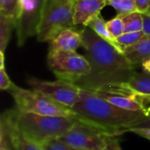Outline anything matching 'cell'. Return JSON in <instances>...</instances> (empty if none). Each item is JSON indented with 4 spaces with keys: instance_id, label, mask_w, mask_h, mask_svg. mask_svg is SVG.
Here are the masks:
<instances>
[{
    "instance_id": "obj_1",
    "label": "cell",
    "mask_w": 150,
    "mask_h": 150,
    "mask_svg": "<svg viewBox=\"0 0 150 150\" xmlns=\"http://www.w3.org/2000/svg\"><path fill=\"white\" fill-rule=\"evenodd\" d=\"M82 36L91 73L75 84L92 92L111 91L127 86L136 71L124 54L88 26L82 29Z\"/></svg>"
},
{
    "instance_id": "obj_2",
    "label": "cell",
    "mask_w": 150,
    "mask_h": 150,
    "mask_svg": "<svg viewBox=\"0 0 150 150\" xmlns=\"http://www.w3.org/2000/svg\"><path fill=\"white\" fill-rule=\"evenodd\" d=\"M71 109L79 120L108 132L113 137L121 135L122 131L146 115L143 111L121 109L95 92L83 89L77 103Z\"/></svg>"
},
{
    "instance_id": "obj_3",
    "label": "cell",
    "mask_w": 150,
    "mask_h": 150,
    "mask_svg": "<svg viewBox=\"0 0 150 150\" xmlns=\"http://www.w3.org/2000/svg\"><path fill=\"white\" fill-rule=\"evenodd\" d=\"M14 120L18 129L29 141L40 146L65 134L78 121L75 116H44L19 112L13 109Z\"/></svg>"
},
{
    "instance_id": "obj_4",
    "label": "cell",
    "mask_w": 150,
    "mask_h": 150,
    "mask_svg": "<svg viewBox=\"0 0 150 150\" xmlns=\"http://www.w3.org/2000/svg\"><path fill=\"white\" fill-rule=\"evenodd\" d=\"M75 1L47 0L36 35L39 42H50L63 30L76 28Z\"/></svg>"
},
{
    "instance_id": "obj_5",
    "label": "cell",
    "mask_w": 150,
    "mask_h": 150,
    "mask_svg": "<svg viewBox=\"0 0 150 150\" xmlns=\"http://www.w3.org/2000/svg\"><path fill=\"white\" fill-rule=\"evenodd\" d=\"M8 91L14 99L16 108L21 112L56 117L76 115L71 108L59 104L40 91L23 89L14 83Z\"/></svg>"
},
{
    "instance_id": "obj_6",
    "label": "cell",
    "mask_w": 150,
    "mask_h": 150,
    "mask_svg": "<svg viewBox=\"0 0 150 150\" xmlns=\"http://www.w3.org/2000/svg\"><path fill=\"white\" fill-rule=\"evenodd\" d=\"M47 65L58 80L72 83L91 73L87 58L76 51H48Z\"/></svg>"
},
{
    "instance_id": "obj_7",
    "label": "cell",
    "mask_w": 150,
    "mask_h": 150,
    "mask_svg": "<svg viewBox=\"0 0 150 150\" xmlns=\"http://www.w3.org/2000/svg\"><path fill=\"white\" fill-rule=\"evenodd\" d=\"M112 137L108 132L78 119L74 127L57 140L82 150H104Z\"/></svg>"
},
{
    "instance_id": "obj_8",
    "label": "cell",
    "mask_w": 150,
    "mask_h": 150,
    "mask_svg": "<svg viewBox=\"0 0 150 150\" xmlns=\"http://www.w3.org/2000/svg\"><path fill=\"white\" fill-rule=\"evenodd\" d=\"M47 0H20L17 16L16 33L18 47L37 35L38 27Z\"/></svg>"
},
{
    "instance_id": "obj_9",
    "label": "cell",
    "mask_w": 150,
    "mask_h": 150,
    "mask_svg": "<svg viewBox=\"0 0 150 150\" xmlns=\"http://www.w3.org/2000/svg\"><path fill=\"white\" fill-rule=\"evenodd\" d=\"M27 83L33 89L41 91L53 100L72 108L78 101L81 88L72 83L56 80L45 81L34 77L27 79Z\"/></svg>"
},
{
    "instance_id": "obj_10",
    "label": "cell",
    "mask_w": 150,
    "mask_h": 150,
    "mask_svg": "<svg viewBox=\"0 0 150 150\" xmlns=\"http://www.w3.org/2000/svg\"><path fill=\"white\" fill-rule=\"evenodd\" d=\"M0 148H9L11 150H44L33 142L27 140L18 129L13 109L2 113L0 120Z\"/></svg>"
},
{
    "instance_id": "obj_11",
    "label": "cell",
    "mask_w": 150,
    "mask_h": 150,
    "mask_svg": "<svg viewBox=\"0 0 150 150\" xmlns=\"http://www.w3.org/2000/svg\"><path fill=\"white\" fill-rule=\"evenodd\" d=\"M99 97L109 103L128 111H143L147 108V104L143 96H139L133 91L118 92H95Z\"/></svg>"
},
{
    "instance_id": "obj_12",
    "label": "cell",
    "mask_w": 150,
    "mask_h": 150,
    "mask_svg": "<svg viewBox=\"0 0 150 150\" xmlns=\"http://www.w3.org/2000/svg\"><path fill=\"white\" fill-rule=\"evenodd\" d=\"M80 47H83L82 30L69 28L61 32L49 42L48 51L75 52Z\"/></svg>"
},
{
    "instance_id": "obj_13",
    "label": "cell",
    "mask_w": 150,
    "mask_h": 150,
    "mask_svg": "<svg viewBox=\"0 0 150 150\" xmlns=\"http://www.w3.org/2000/svg\"><path fill=\"white\" fill-rule=\"evenodd\" d=\"M105 5H107L106 0H76L74 24L85 25L93 18L98 16Z\"/></svg>"
},
{
    "instance_id": "obj_14",
    "label": "cell",
    "mask_w": 150,
    "mask_h": 150,
    "mask_svg": "<svg viewBox=\"0 0 150 150\" xmlns=\"http://www.w3.org/2000/svg\"><path fill=\"white\" fill-rule=\"evenodd\" d=\"M123 54L134 67L142 65L143 62L150 59L149 35H144L135 44L125 48Z\"/></svg>"
},
{
    "instance_id": "obj_15",
    "label": "cell",
    "mask_w": 150,
    "mask_h": 150,
    "mask_svg": "<svg viewBox=\"0 0 150 150\" xmlns=\"http://www.w3.org/2000/svg\"><path fill=\"white\" fill-rule=\"evenodd\" d=\"M127 86L139 96L150 97V74L135 72L127 83Z\"/></svg>"
},
{
    "instance_id": "obj_16",
    "label": "cell",
    "mask_w": 150,
    "mask_h": 150,
    "mask_svg": "<svg viewBox=\"0 0 150 150\" xmlns=\"http://www.w3.org/2000/svg\"><path fill=\"white\" fill-rule=\"evenodd\" d=\"M84 26H88L90 27L91 30H93L100 38H102L103 40H105V41H107L108 43H110L111 45H112L115 48H117L120 52L123 53L122 49L120 48V45L118 44L117 40L115 38H113L111 33H109L107 26H106V22L100 17V15L93 18L91 20H90Z\"/></svg>"
},
{
    "instance_id": "obj_17",
    "label": "cell",
    "mask_w": 150,
    "mask_h": 150,
    "mask_svg": "<svg viewBox=\"0 0 150 150\" xmlns=\"http://www.w3.org/2000/svg\"><path fill=\"white\" fill-rule=\"evenodd\" d=\"M17 19L14 17H9L0 14V51L4 53L12 30L16 29Z\"/></svg>"
},
{
    "instance_id": "obj_18",
    "label": "cell",
    "mask_w": 150,
    "mask_h": 150,
    "mask_svg": "<svg viewBox=\"0 0 150 150\" xmlns=\"http://www.w3.org/2000/svg\"><path fill=\"white\" fill-rule=\"evenodd\" d=\"M124 24V33L141 32L143 29L142 15L139 11H134L122 17Z\"/></svg>"
},
{
    "instance_id": "obj_19",
    "label": "cell",
    "mask_w": 150,
    "mask_h": 150,
    "mask_svg": "<svg viewBox=\"0 0 150 150\" xmlns=\"http://www.w3.org/2000/svg\"><path fill=\"white\" fill-rule=\"evenodd\" d=\"M106 4L113 7L117 11V15L121 17L138 11L135 0H106Z\"/></svg>"
},
{
    "instance_id": "obj_20",
    "label": "cell",
    "mask_w": 150,
    "mask_h": 150,
    "mask_svg": "<svg viewBox=\"0 0 150 150\" xmlns=\"http://www.w3.org/2000/svg\"><path fill=\"white\" fill-rule=\"evenodd\" d=\"M144 33L142 31L141 32H133V33H124L120 37L116 39L118 44L120 45L122 51H124L125 48L135 44L137 41H139L143 36Z\"/></svg>"
},
{
    "instance_id": "obj_21",
    "label": "cell",
    "mask_w": 150,
    "mask_h": 150,
    "mask_svg": "<svg viewBox=\"0 0 150 150\" xmlns=\"http://www.w3.org/2000/svg\"><path fill=\"white\" fill-rule=\"evenodd\" d=\"M20 0H0V14L17 19Z\"/></svg>"
},
{
    "instance_id": "obj_22",
    "label": "cell",
    "mask_w": 150,
    "mask_h": 150,
    "mask_svg": "<svg viewBox=\"0 0 150 150\" xmlns=\"http://www.w3.org/2000/svg\"><path fill=\"white\" fill-rule=\"evenodd\" d=\"M106 26L111 35L115 39L124 33V24L121 16L117 15L113 18L108 20L106 22Z\"/></svg>"
},
{
    "instance_id": "obj_23",
    "label": "cell",
    "mask_w": 150,
    "mask_h": 150,
    "mask_svg": "<svg viewBox=\"0 0 150 150\" xmlns=\"http://www.w3.org/2000/svg\"><path fill=\"white\" fill-rule=\"evenodd\" d=\"M44 150H82L72 146H69L64 142H60L59 140H52L42 146Z\"/></svg>"
},
{
    "instance_id": "obj_24",
    "label": "cell",
    "mask_w": 150,
    "mask_h": 150,
    "mask_svg": "<svg viewBox=\"0 0 150 150\" xmlns=\"http://www.w3.org/2000/svg\"><path fill=\"white\" fill-rule=\"evenodd\" d=\"M14 83L10 79L9 76L7 75L5 69H0V89L3 91H9Z\"/></svg>"
},
{
    "instance_id": "obj_25",
    "label": "cell",
    "mask_w": 150,
    "mask_h": 150,
    "mask_svg": "<svg viewBox=\"0 0 150 150\" xmlns=\"http://www.w3.org/2000/svg\"><path fill=\"white\" fill-rule=\"evenodd\" d=\"M130 128H149L150 129V116L144 115L143 117H142L141 119H139L138 120L134 122L127 129H130ZM127 129H126V130H127ZM126 130H124V131H126ZM124 131L121 132V134H123Z\"/></svg>"
},
{
    "instance_id": "obj_26",
    "label": "cell",
    "mask_w": 150,
    "mask_h": 150,
    "mask_svg": "<svg viewBox=\"0 0 150 150\" xmlns=\"http://www.w3.org/2000/svg\"><path fill=\"white\" fill-rule=\"evenodd\" d=\"M127 132L134 133V134H137L139 136H142L143 138L150 140V129H149V128H130V129H127V130L124 131L123 134L127 133Z\"/></svg>"
},
{
    "instance_id": "obj_27",
    "label": "cell",
    "mask_w": 150,
    "mask_h": 150,
    "mask_svg": "<svg viewBox=\"0 0 150 150\" xmlns=\"http://www.w3.org/2000/svg\"><path fill=\"white\" fill-rule=\"evenodd\" d=\"M142 18H143V29L142 32L144 33L145 35H149L150 36V14L143 12L142 13Z\"/></svg>"
},
{
    "instance_id": "obj_28",
    "label": "cell",
    "mask_w": 150,
    "mask_h": 150,
    "mask_svg": "<svg viewBox=\"0 0 150 150\" xmlns=\"http://www.w3.org/2000/svg\"><path fill=\"white\" fill-rule=\"evenodd\" d=\"M135 4H136V7H137L138 11L141 13L146 12L149 7V0H135Z\"/></svg>"
},
{
    "instance_id": "obj_29",
    "label": "cell",
    "mask_w": 150,
    "mask_h": 150,
    "mask_svg": "<svg viewBox=\"0 0 150 150\" xmlns=\"http://www.w3.org/2000/svg\"><path fill=\"white\" fill-rule=\"evenodd\" d=\"M104 150H121L120 143L117 140V137H112L109 141L107 148Z\"/></svg>"
},
{
    "instance_id": "obj_30",
    "label": "cell",
    "mask_w": 150,
    "mask_h": 150,
    "mask_svg": "<svg viewBox=\"0 0 150 150\" xmlns=\"http://www.w3.org/2000/svg\"><path fill=\"white\" fill-rule=\"evenodd\" d=\"M142 66L145 73H149L150 74V59L148 60V61H146L145 62H143Z\"/></svg>"
},
{
    "instance_id": "obj_31",
    "label": "cell",
    "mask_w": 150,
    "mask_h": 150,
    "mask_svg": "<svg viewBox=\"0 0 150 150\" xmlns=\"http://www.w3.org/2000/svg\"><path fill=\"white\" fill-rule=\"evenodd\" d=\"M4 68V53L0 51V69Z\"/></svg>"
},
{
    "instance_id": "obj_32",
    "label": "cell",
    "mask_w": 150,
    "mask_h": 150,
    "mask_svg": "<svg viewBox=\"0 0 150 150\" xmlns=\"http://www.w3.org/2000/svg\"><path fill=\"white\" fill-rule=\"evenodd\" d=\"M145 113H146V115L150 116V106H147V108L145 110Z\"/></svg>"
},
{
    "instance_id": "obj_33",
    "label": "cell",
    "mask_w": 150,
    "mask_h": 150,
    "mask_svg": "<svg viewBox=\"0 0 150 150\" xmlns=\"http://www.w3.org/2000/svg\"><path fill=\"white\" fill-rule=\"evenodd\" d=\"M146 13H149V14H150V5H149V9L147 10V11H146Z\"/></svg>"
},
{
    "instance_id": "obj_34",
    "label": "cell",
    "mask_w": 150,
    "mask_h": 150,
    "mask_svg": "<svg viewBox=\"0 0 150 150\" xmlns=\"http://www.w3.org/2000/svg\"><path fill=\"white\" fill-rule=\"evenodd\" d=\"M0 150H11V149H0Z\"/></svg>"
},
{
    "instance_id": "obj_35",
    "label": "cell",
    "mask_w": 150,
    "mask_h": 150,
    "mask_svg": "<svg viewBox=\"0 0 150 150\" xmlns=\"http://www.w3.org/2000/svg\"><path fill=\"white\" fill-rule=\"evenodd\" d=\"M149 5H150V0H149Z\"/></svg>"
}]
</instances>
